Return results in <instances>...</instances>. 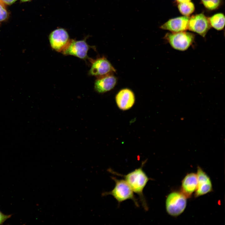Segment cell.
Segmentation results:
<instances>
[{
	"mask_svg": "<svg viewBox=\"0 0 225 225\" xmlns=\"http://www.w3.org/2000/svg\"><path fill=\"white\" fill-rule=\"evenodd\" d=\"M211 27L208 18L202 13L192 15L189 18L188 29L203 37Z\"/></svg>",
	"mask_w": 225,
	"mask_h": 225,
	"instance_id": "6",
	"label": "cell"
},
{
	"mask_svg": "<svg viewBox=\"0 0 225 225\" xmlns=\"http://www.w3.org/2000/svg\"><path fill=\"white\" fill-rule=\"evenodd\" d=\"M211 27L217 30L223 29L225 26V18L224 14L222 13L215 14L208 18Z\"/></svg>",
	"mask_w": 225,
	"mask_h": 225,
	"instance_id": "14",
	"label": "cell"
},
{
	"mask_svg": "<svg viewBox=\"0 0 225 225\" xmlns=\"http://www.w3.org/2000/svg\"><path fill=\"white\" fill-rule=\"evenodd\" d=\"M30 0H21V1L22 2H26Z\"/></svg>",
	"mask_w": 225,
	"mask_h": 225,
	"instance_id": "21",
	"label": "cell"
},
{
	"mask_svg": "<svg viewBox=\"0 0 225 225\" xmlns=\"http://www.w3.org/2000/svg\"><path fill=\"white\" fill-rule=\"evenodd\" d=\"M8 16V13L5 8L4 5L0 3V22L6 19Z\"/></svg>",
	"mask_w": 225,
	"mask_h": 225,
	"instance_id": "17",
	"label": "cell"
},
{
	"mask_svg": "<svg viewBox=\"0 0 225 225\" xmlns=\"http://www.w3.org/2000/svg\"><path fill=\"white\" fill-rule=\"evenodd\" d=\"M187 198L181 191H173L167 196L165 201L167 212L173 217L181 214L187 206Z\"/></svg>",
	"mask_w": 225,
	"mask_h": 225,
	"instance_id": "4",
	"label": "cell"
},
{
	"mask_svg": "<svg viewBox=\"0 0 225 225\" xmlns=\"http://www.w3.org/2000/svg\"></svg>",
	"mask_w": 225,
	"mask_h": 225,
	"instance_id": "23",
	"label": "cell"
},
{
	"mask_svg": "<svg viewBox=\"0 0 225 225\" xmlns=\"http://www.w3.org/2000/svg\"><path fill=\"white\" fill-rule=\"evenodd\" d=\"M143 163L140 167L136 169L126 175H122L110 170L111 172L122 177L129 185L133 192L138 196L144 209L147 211L148 207L143 194V190L150 179L143 170Z\"/></svg>",
	"mask_w": 225,
	"mask_h": 225,
	"instance_id": "1",
	"label": "cell"
},
{
	"mask_svg": "<svg viewBox=\"0 0 225 225\" xmlns=\"http://www.w3.org/2000/svg\"><path fill=\"white\" fill-rule=\"evenodd\" d=\"M89 48L85 39L79 41L70 39L61 52L64 55H72L84 59L87 57Z\"/></svg>",
	"mask_w": 225,
	"mask_h": 225,
	"instance_id": "8",
	"label": "cell"
},
{
	"mask_svg": "<svg viewBox=\"0 0 225 225\" xmlns=\"http://www.w3.org/2000/svg\"><path fill=\"white\" fill-rule=\"evenodd\" d=\"M94 84L95 90L99 93H103L112 89L116 85L117 79L110 74L97 78Z\"/></svg>",
	"mask_w": 225,
	"mask_h": 225,
	"instance_id": "12",
	"label": "cell"
},
{
	"mask_svg": "<svg viewBox=\"0 0 225 225\" xmlns=\"http://www.w3.org/2000/svg\"><path fill=\"white\" fill-rule=\"evenodd\" d=\"M189 18V16H184L170 19L160 28L172 32L185 31L188 29Z\"/></svg>",
	"mask_w": 225,
	"mask_h": 225,
	"instance_id": "10",
	"label": "cell"
},
{
	"mask_svg": "<svg viewBox=\"0 0 225 225\" xmlns=\"http://www.w3.org/2000/svg\"><path fill=\"white\" fill-rule=\"evenodd\" d=\"M49 40L52 48L57 52H61L70 39L66 29L62 28H58L50 33Z\"/></svg>",
	"mask_w": 225,
	"mask_h": 225,
	"instance_id": "7",
	"label": "cell"
},
{
	"mask_svg": "<svg viewBox=\"0 0 225 225\" xmlns=\"http://www.w3.org/2000/svg\"><path fill=\"white\" fill-rule=\"evenodd\" d=\"M200 1L204 7L210 10L217 9L222 3L221 0H200Z\"/></svg>",
	"mask_w": 225,
	"mask_h": 225,
	"instance_id": "16",
	"label": "cell"
},
{
	"mask_svg": "<svg viewBox=\"0 0 225 225\" xmlns=\"http://www.w3.org/2000/svg\"><path fill=\"white\" fill-rule=\"evenodd\" d=\"M191 0H177L178 2L179 3L185 2H190Z\"/></svg>",
	"mask_w": 225,
	"mask_h": 225,
	"instance_id": "20",
	"label": "cell"
},
{
	"mask_svg": "<svg viewBox=\"0 0 225 225\" xmlns=\"http://www.w3.org/2000/svg\"><path fill=\"white\" fill-rule=\"evenodd\" d=\"M115 100L118 108L121 110H126L132 107L135 102L133 92L128 88L120 90L116 95Z\"/></svg>",
	"mask_w": 225,
	"mask_h": 225,
	"instance_id": "11",
	"label": "cell"
},
{
	"mask_svg": "<svg viewBox=\"0 0 225 225\" xmlns=\"http://www.w3.org/2000/svg\"><path fill=\"white\" fill-rule=\"evenodd\" d=\"M197 185V174L194 172L188 173L182 180L180 191L187 198H190L196 191Z\"/></svg>",
	"mask_w": 225,
	"mask_h": 225,
	"instance_id": "13",
	"label": "cell"
},
{
	"mask_svg": "<svg viewBox=\"0 0 225 225\" xmlns=\"http://www.w3.org/2000/svg\"><path fill=\"white\" fill-rule=\"evenodd\" d=\"M112 178L115 182L114 188L110 191L102 193V195H111L119 204L126 200L131 199L133 201L136 206L139 207L138 200L127 182L124 179H118L114 177Z\"/></svg>",
	"mask_w": 225,
	"mask_h": 225,
	"instance_id": "2",
	"label": "cell"
},
{
	"mask_svg": "<svg viewBox=\"0 0 225 225\" xmlns=\"http://www.w3.org/2000/svg\"><path fill=\"white\" fill-rule=\"evenodd\" d=\"M17 0H2V2L6 5H10L16 2Z\"/></svg>",
	"mask_w": 225,
	"mask_h": 225,
	"instance_id": "19",
	"label": "cell"
},
{
	"mask_svg": "<svg viewBox=\"0 0 225 225\" xmlns=\"http://www.w3.org/2000/svg\"><path fill=\"white\" fill-rule=\"evenodd\" d=\"M11 215H5L0 211V224H2L7 219L10 218Z\"/></svg>",
	"mask_w": 225,
	"mask_h": 225,
	"instance_id": "18",
	"label": "cell"
},
{
	"mask_svg": "<svg viewBox=\"0 0 225 225\" xmlns=\"http://www.w3.org/2000/svg\"><path fill=\"white\" fill-rule=\"evenodd\" d=\"M91 68L89 73L90 75L98 77L110 74L116 72V70L112 64L104 57L98 58L96 59H90Z\"/></svg>",
	"mask_w": 225,
	"mask_h": 225,
	"instance_id": "5",
	"label": "cell"
},
{
	"mask_svg": "<svg viewBox=\"0 0 225 225\" xmlns=\"http://www.w3.org/2000/svg\"><path fill=\"white\" fill-rule=\"evenodd\" d=\"M0 3H1V4H2L3 5H4V3L2 2V0H0Z\"/></svg>",
	"mask_w": 225,
	"mask_h": 225,
	"instance_id": "22",
	"label": "cell"
},
{
	"mask_svg": "<svg viewBox=\"0 0 225 225\" xmlns=\"http://www.w3.org/2000/svg\"><path fill=\"white\" fill-rule=\"evenodd\" d=\"M178 7L180 13L186 16L190 15L194 12L195 9L194 4L190 1L179 3Z\"/></svg>",
	"mask_w": 225,
	"mask_h": 225,
	"instance_id": "15",
	"label": "cell"
},
{
	"mask_svg": "<svg viewBox=\"0 0 225 225\" xmlns=\"http://www.w3.org/2000/svg\"><path fill=\"white\" fill-rule=\"evenodd\" d=\"M174 49L185 51L192 45L195 39L194 35L185 31L168 32L163 38Z\"/></svg>",
	"mask_w": 225,
	"mask_h": 225,
	"instance_id": "3",
	"label": "cell"
},
{
	"mask_svg": "<svg viewBox=\"0 0 225 225\" xmlns=\"http://www.w3.org/2000/svg\"><path fill=\"white\" fill-rule=\"evenodd\" d=\"M197 175L198 185L195 192V197L196 198L212 191V182L210 177L200 167L197 168Z\"/></svg>",
	"mask_w": 225,
	"mask_h": 225,
	"instance_id": "9",
	"label": "cell"
}]
</instances>
